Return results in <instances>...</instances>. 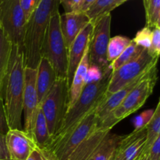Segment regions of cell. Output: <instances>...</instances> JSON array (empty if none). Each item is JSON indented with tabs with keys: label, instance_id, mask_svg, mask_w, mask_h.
<instances>
[{
	"label": "cell",
	"instance_id": "cell-1",
	"mask_svg": "<svg viewBox=\"0 0 160 160\" xmlns=\"http://www.w3.org/2000/svg\"><path fill=\"white\" fill-rule=\"evenodd\" d=\"M24 71L23 46L12 45L9 65L0 86V100L9 129L23 130Z\"/></svg>",
	"mask_w": 160,
	"mask_h": 160
},
{
	"label": "cell",
	"instance_id": "cell-2",
	"mask_svg": "<svg viewBox=\"0 0 160 160\" xmlns=\"http://www.w3.org/2000/svg\"><path fill=\"white\" fill-rule=\"evenodd\" d=\"M59 6L58 0H42L27 20L23 41L25 67L37 69L50 17Z\"/></svg>",
	"mask_w": 160,
	"mask_h": 160
},
{
	"label": "cell",
	"instance_id": "cell-3",
	"mask_svg": "<svg viewBox=\"0 0 160 160\" xmlns=\"http://www.w3.org/2000/svg\"><path fill=\"white\" fill-rule=\"evenodd\" d=\"M111 74L112 70L108 67L104 70V74L99 81L85 84L78 100L67 110L62 127L51 143L69 134L84 117L96 109L104 98Z\"/></svg>",
	"mask_w": 160,
	"mask_h": 160
},
{
	"label": "cell",
	"instance_id": "cell-4",
	"mask_svg": "<svg viewBox=\"0 0 160 160\" xmlns=\"http://www.w3.org/2000/svg\"><path fill=\"white\" fill-rule=\"evenodd\" d=\"M59 6L52 11L42 48V57L46 58L52 66L57 78L67 79L68 49L59 26Z\"/></svg>",
	"mask_w": 160,
	"mask_h": 160
},
{
	"label": "cell",
	"instance_id": "cell-5",
	"mask_svg": "<svg viewBox=\"0 0 160 160\" xmlns=\"http://www.w3.org/2000/svg\"><path fill=\"white\" fill-rule=\"evenodd\" d=\"M68 94L67 79L57 78L39 106L46 120L52 140L59 132L63 123L67 111Z\"/></svg>",
	"mask_w": 160,
	"mask_h": 160
},
{
	"label": "cell",
	"instance_id": "cell-6",
	"mask_svg": "<svg viewBox=\"0 0 160 160\" xmlns=\"http://www.w3.org/2000/svg\"><path fill=\"white\" fill-rule=\"evenodd\" d=\"M158 60L159 59L151 56L148 49L144 48L138 57L112 71L106 92L115 93L131 81L141 78L155 67H157Z\"/></svg>",
	"mask_w": 160,
	"mask_h": 160
},
{
	"label": "cell",
	"instance_id": "cell-7",
	"mask_svg": "<svg viewBox=\"0 0 160 160\" xmlns=\"http://www.w3.org/2000/svg\"><path fill=\"white\" fill-rule=\"evenodd\" d=\"M97 129L95 109L82 119L71 131L62 138L52 142L48 148L57 160H67L73 150Z\"/></svg>",
	"mask_w": 160,
	"mask_h": 160
},
{
	"label": "cell",
	"instance_id": "cell-8",
	"mask_svg": "<svg viewBox=\"0 0 160 160\" xmlns=\"http://www.w3.org/2000/svg\"><path fill=\"white\" fill-rule=\"evenodd\" d=\"M26 23L20 0L0 2V29L12 45L23 46Z\"/></svg>",
	"mask_w": 160,
	"mask_h": 160
},
{
	"label": "cell",
	"instance_id": "cell-9",
	"mask_svg": "<svg viewBox=\"0 0 160 160\" xmlns=\"http://www.w3.org/2000/svg\"><path fill=\"white\" fill-rule=\"evenodd\" d=\"M93 23V29L88 43L89 66H94L104 71L109 67L106 52L110 39L111 14L98 19Z\"/></svg>",
	"mask_w": 160,
	"mask_h": 160
},
{
	"label": "cell",
	"instance_id": "cell-10",
	"mask_svg": "<svg viewBox=\"0 0 160 160\" xmlns=\"http://www.w3.org/2000/svg\"><path fill=\"white\" fill-rule=\"evenodd\" d=\"M157 81V70L135 86L120 105L109 114L116 123L142 107L152 94Z\"/></svg>",
	"mask_w": 160,
	"mask_h": 160
},
{
	"label": "cell",
	"instance_id": "cell-11",
	"mask_svg": "<svg viewBox=\"0 0 160 160\" xmlns=\"http://www.w3.org/2000/svg\"><path fill=\"white\" fill-rule=\"evenodd\" d=\"M36 69L25 67L23 96V131L33 137V128L39 108L36 92Z\"/></svg>",
	"mask_w": 160,
	"mask_h": 160
},
{
	"label": "cell",
	"instance_id": "cell-12",
	"mask_svg": "<svg viewBox=\"0 0 160 160\" xmlns=\"http://www.w3.org/2000/svg\"><path fill=\"white\" fill-rule=\"evenodd\" d=\"M5 137L10 160H27L38 148L34 139L23 130L9 129Z\"/></svg>",
	"mask_w": 160,
	"mask_h": 160
},
{
	"label": "cell",
	"instance_id": "cell-13",
	"mask_svg": "<svg viewBox=\"0 0 160 160\" xmlns=\"http://www.w3.org/2000/svg\"><path fill=\"white\" fill-rule=\"evenodd\" d=\"M93 29V23H89L78 35L68 48L67 82L68 88L72 83L75 71L81 63L88 48L89 39Z\"/></svg>",
	"mask_w": 160,
	"mask_h": 160
},
{
	"label": "cell",
	"instance_id": "cell-14",
	"mask_svg": "<svg viewBox=\"0 0 160 160\" xmlns=\"http://www.w3.org/2000/svg\"><path fill=\"white\" fill-rule=\"evenodd\" d=\"M91 23L84 12H64L59 16V26L67 49L84 28Z\"/></svg>",
	"mask_w": 160,
	"mask_h": 160
},
{
	"label": "cell",
	"instance_id": "cell-15",
	"mask_svg": "<svg viewBox=\"0 0 160 160\" xmlns=\"http://www.w3.org/2000/svg\"><path fill=\"white\" fill-rule=\"evenodd\" d=\"M146 142V129L134 131L122 139L117 155L120 160H135L143 152Z\"/></svg>",
	"mask_w": 160,
	"mask_h": 160
},
{
	"label": "cell",
	"instance_id": "cell-16",
	"mask_svg": "<svg viewBox=\"0 0 160 160\" xmlns=\"http://www.w3.org/2000/svg\"><path fill=\"white\" fill-rule=\"evenodd\" d=\"M36 73V92L40 106L57 79L52 66L46 58L42 56L38 65Z\"/></svg>",
	"mask_w": 160,
	"mask_h": 160
},
{
	"label": "cell",
	"instance_id": "cell-17",
	"mask_svg": "<svg viewBox=\"0 0 160 160\" xmlns=\"http://www.w3.org/2000/svg\"><path fill=\"white\" fill-rule=\"evenodd\" d=\"M109 132L106 130L96 129L73 150L67 160H88L94 156L98 145Z\"/></svg>",
	"mask_w": 160,
	"mask_h": 160
},
{
	"label": "cell",
	"instance_id": "cell-18",
	"mask_svg": "<svg viewBox=\"0 0 160 160\" xmlns=\"http://www.w3.org/2000/svg\"><path fill=\"white\" fill-rule=\"evenodd\" d=\"M89 67L88 62V52H85L81 63L75 71L73 75L72 83L69 88L68 94V104H67V110L73 106L75 102L78 100V97L81 95V92L84 89L86 84V74Z\"/></svg>",
	"mask_w": 160,
	"mask_h": 160
},
{
	"label": "cell",
	"instance_id": "cell-19",
	"mask_svg": "<svg viewBox=\"0 0 160 160\" xmlns=\"http://www.w3.org/2000/svg\"><path fill=\"white\" fill-rule=\"evenodd\" d=\"M124 136L117 135L109 131L94 154V160H109L117 151L119 145Z\"/></svg>",
	"mask_w": 160,
	"mask_h": 160
},
{
	"label": "cell",
	"instance_id": "cell-20",
	"mask_svg": "<svg viewBox=\"0 0 160 160\" xmlns=\"http://www.w3.org/2000/svg\"><path fill=\"white\" fill-rule=\"evenodd\" d=\"M125 2L124 0H95L84 12L88 17L91 23H94L103 16L110 13Z\"/></svg>",
	"mask_w": 160,
	"mask_h": 160
},
{
	"label": "cell",
	"instance_id": "cell-21",
	"mask_svg": "<svg viewBox=\"0 0 160 160\" xmlns=\"http://www.w3.org/2000/svg\"><path fill=\"white\" fill-rule=\"evenodd\" d=\"M33 137L38 148H48L52 142L48 125L43 112L39 106L33 128Z\"/></svg>",
	"mask_w": 160,
	"mask_h": 160
},
{
	"label": "cell",
	"instance_id": "cell-22",
	"mask_svg": "<svg viewBox=\"0 0 160 160\" xmlns=\"http://www.w3.org/2000/svg\"><path fill=\"white\" fill-rule=\"evenodd\" d=\"M145 129H146V142L144 147L143 152L148 154L149 148L153 142L157 138L160 137V101L158 102L156 109H154V113Z\"/></svg>",
	"mask_w": 160,
	"mask_h": 160
},
{
	"label": "cell",
	"instance_id": "cell-23",
	"mask_svg": "<svg viewBox=\"0 0 160 160\" xmlns=\"http://www.w3.org/2000/svg\"><path fill=\"white\" fill-rule=\"evenodd\" d=\"M131 41L132 39L128 38L125 36L117 35L110 38L106 52V59L109 65L120 56L125 48L131 44Z\"/></svg>",
	"mask_w": 160,
	"mask_h": 160
},
{
	"label": "cell",
	"instance_id": "cell-24",
	"mask_svg": "<svg viewBox=\"0 0 160 160\" xmlns=\"http://www.w3.org/2000/svg\"><path fill=\"white\" fill-rule=\"evenodd\" d=\"M143 49V48L138 46L131 41V44L125 48L124 51L120 54V56L117 59H115L113 62L109 64V67L112 71L116 70L121 66L124 65L127 62H130V61L133 60L136 57H138L142 53Z\"/></svg>",
	"mask_w": 160,
	"mask_h": 160
},
{
	"label": "cell",
	"instance_id": "cell-25",
	"mask_svg": "<svg viewBox=\"0 0 160 160\" xmlns=\"http://www.w3.org/2000/svg\"><path fill=\"white\" fill-rule=\"evenodd\" d=\"M12 44L0 29V86L9 65Z\"/></svg>",
	"mask_w": 160,
	"mask_h": 160
},
{
	"label": "cell",
	"instance_id": "cell-26",
	"mask_svg": "<svg viewBox=\"0 0 160 160\" xmlns=\"http://www.w3.org/2000/svg\"><path fill=\"white\" fill-rule=\"evenodd\" d=\"M146 27H160V0H144Z\"/></svg>",
	"mask_w": 160,
	"mask_h": 160
},
{
	"label": "cell",
	"instance_id": "cell-27",
	"mask_svg": "<svg viewBox=\"0 0 160 160\" xmlns=\"http://www.w3.org/2000/svg\"><path fill=\"white\" fill-rule=\"evenodd\" d=\"M151 39L152 29L145 26V28L138 31L135 37L132 39V42L142 48L148 49L151 45Z\"/></svg>",
	"mask_w": 160,
	"mask_h": 160
},
{
	"label": "cell",
	"instance_id": "cell-28",
	"mask_svg": "<svg viewBox=\"0 0 160 160\" xmlns=\"http://www.w3.org/2000/svg\"><path fill=\"white\" fill-rule=\"evenodd\" d=\"M148 51L151 56L159 59L160 55V27L152 28L151 45Z\"/></svg>",
	"mask_w": 160,
	"mask_h": 160
},
{
	"label": "cell",
	"instance_id": "cell-29",
	"mask_svg": "<svg viewBox=\"0 0 160 160\" xmlns=\"http://www.w3.org/2000/svg\"><path fill=\"white\" fill-rule=\"evenodd\" d=\"M153 113H154V109H148L137 116L134 120V131H142V130L145 129Z\"/></svg>",
	"mask_w": 160,
	"mask_h": 160
},
{
	"label": "cell",
	"instance_id": "cell-30",
	"mask_svg": "<svg viewBox=\"0 0 160 160\" xmlns=\"http://www.w3.org/2000/svg\"><path fill=\"white\" fill-rule=\"evenodd\" d=\"M59 5L62 6L65 12H81L84 0H58Z\"/></svg>",
	"mask_w": 160,
	"mask_h": 160
},
{
	"label": "cell",
	"instance_id": "cell-31",
	"mask_svg": "<svg viewBox=\"0 0 160 160\" xmlns=\"http://www.w3.org/2000/svg\"><path fill=\"white\" fill-rule=\"evenodd\" d=\"M41 2H42V0H20V6L23 9L25 18L27 20Z\"/></svg>",
	"mask_w": 160,
	"mask_h": 160
},
{
	"label": "cell",
	"instance_id": "cell-32",
	"mask_svg": "<svg viewBox=\"0 0 160 160\" xmlns=\"http://www.w3.org/2000/svg\"><path fill=\"white\" fill-rule=\"evenodd\" d=\"M104 71L94 66H89L86 74V84L89 83L96 82L102 78Z\"/></svg>",
	"mask_w": 160,
	"mask_h": 160
},
{
	"label": "cell",
	"instance_id": "cell-33",
	"mask_svg": "<svg viewBox=\"0 0 160 160\" xmlns=\"http://www.w3.org/2000/svg\"><path fill=\"white\" fill-rule=\"evenodd\" d=\"M149 160H160V137L157 138L148 152Z\"/></svg>",
	"mask_w": 160,
	"mask_h": 160
},
{
	"label": "cell",
	"instance_id": "cell-34",
	"mask_svg": "<svg viewBox=\"0 0 160 160\" xmlns=\"http://www.w3.org/2000/svg\"><path fill=\"white\" fill-rule=\"evenodd\" d=\"M9 130V128L7 124V120H6L4 109H3L2 104V102L0 100V134L6 135Z\"/></svg>",
	"mask_w": 160,
	"mask_h": 160
},
{
	"label": "cell",
	"instance_id": "cell-35",
	"mask_svg": "<svg viewBox=\"0 0 160 160\" xmlns=\"http://www.w3.org/2000/svg\"><path fill=\"white\" fill-rule=\"evenodd\" d=\"M0 160H10L6 145V137L0 134Z\"/></svg>",
	"mask_w": 160,
	"mask_h": 160
},
{
	"label": "cell",
	"instance_id": "cell-36",
	"mask_svg": "<svg viewBox=\"0 0 160 160\" xmlns=\"http://www.w3.org/2000/svg\"><path fill=\"white\" fill-rule=\"evenodd\" d=\"M42 160H57L56 156L49 149L45 148H38Z\"/></svg>",
	"mask_w": 160,
	"mask_h": 160
},
{
	"label": "cell",
	"instance_id": "cell-37",
	"mask_svg": "<svg viewBox=\"0 0 160 160\" xmlns=\"http://www.w3.org/2000/svg\"><path fill=\"white\" fill-rule=\"evenodd\" d=\"M27 160H42L41 158V155L39 153L38 148L36 150H34L32 153L29 156V157L27 159Z\"/></svg>",
	"mask_w": 160,
	"mask_h": 160
},
{
	"label": "cell",
	"instance_id": "cell-38",
	"mask_svg": "<svg viewBox=\"0 0 160 160\" xmlns=\"http://www.w3.org/2000/svg\"><path fill=\"white\" fill-rule=\"evenodd\" d=\"M95 1V0H84V2H83L82 7H81V12H85V11L87 10L88 8Z\"/></svg>",
	"mask_w": 160,
	"mask_h": 160
},
{
	"label": "cell",
	"instance_id": "cell-39",
	"mask_svg": "<svg viewBox=\"0 0 160 160\" xmlns=\"http://www.w3.org/2000/svg\"><path fill=\"white\" fill-rule=\"evenodd\" d=\"M109 160H120V158H119V156H118V155H117V152H116L115 154L112 156V157L111 158V159Z\"/></svg>",
	"mask_w": 160,
	"mask_h": 160
},
{
	"label": "cell",
	"instance_id": "cell-40",
	"mask_svg": "<svg viewBox=\"0 0 160 160\" xmlns=\"http://www.w3.org/2000/svg\"><path fill=\"white\" fill-rule=\"evenodd\" d=\"M145 155H146V153H144V152H142V154H141L140 156H139L138 157L137 159H136L135 160H142V158L144 157V156H145Z\"/></svg>",
	"mask_w": 160,
	"mask_h": 160
},
{
	"label": "cell",
	"instance_id": "cell-41",
	"mask_svg": "<svg viewBox=\"0 0 160 160\" xmlns=\"http://www.w3.org/2000/svg\"><path fill=\"white\" fill-rule=\"evenodd\" d=\"M142 160H149V159H148V154L145 155V156H144V157L142 158Z\"/></svg>",
	"mask_w": 160,
	"mask_h": 160
},
{
	"label": "cell",
	"instance_id": "cell-42",
	"mask_svg": "<svg viewBox=\"0 0 160 160\" xmlns=\"http://www.w3.org/2000/svg\"><path fill=\"white\" fill-rule=\"evenodd\" d=\"M88 160H94V156H92V157H91L90 159H89Z\"/></svg>",
	"mask_w": 160,
	"mask_h": 160
},
{
	"label": "cell",
	"instance_id": "cell-43",
	"mask_svg": "<svg viewBox=\"0 0 160 160\" xmlns=\"http://www.w3.org/2000/svg\"><path fill=\"white\" fill-rule=\"evenodd\" d=\"M124 1H128V0H124Z\"/></svg>",
	"mask_w": 160,
	"mask_h": 160
},
{
	"label": "cell",
	"instance_id": "cell-44",
	"mask_svg": "<svg viewBox=\"0 0 160 160\" xmlns=\"http://www.w3.org/2000/svg\"><path fill=\"white\" fill-rule=\"evenodd\" d=\"M2 1V0H0V2H1Z\"/></svg>",
	"mask_w": 160,
	"mask_h": 160
}]
</instances>
